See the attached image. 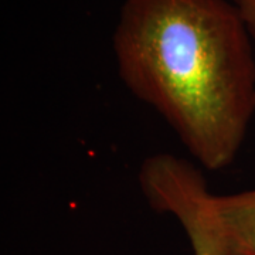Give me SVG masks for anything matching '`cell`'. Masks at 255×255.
<instances>
[{"label":"cell","instance_id":"4","mask_svg":"<svg viewBox=\"0 0 255 255\" xmlns=\"http://www.w3.org/2000/svg\"><path fill=\"white\" fill-rule=\"evenodd\" d=\"M237 9L251 38H255V0H230Z\"/></svg>","mask_w":255,"mask_h":255},{"label":"cell","instance_id":"3","mask_svg":"<svg viewBox=\"0 0 255 255\" xmlns=\"http://www.w3.org/2000/svg\"><path fill=\"white\" fill-rule=\"evenodd\" d=\"M211 210L228 255H255V189L211 196Z\"/></svg>","mask_w":255,"mask_h":255},{"label":"cell","instance_id":"2","mask_svg":"<svg viewBox=\"0 0 255 255\" xmlns=\"http://www.w3.org/2000/svg\"><path fill=\"white\" fill-rule=\"evenodd\" d=\"M137 183L150 209L180 223L193 255H228L211 210L213 193L196 164L172 153H156L142 162Z\"/></svg>","mask_w":255,"mask_h":255},{"label":"cell","instance_id":"1","mask_svg":"<svg viewBox=\"0 0 255 255\" xmlns=\"http://www.w3.org/2000/svg\"><path fill=\"white\" fill-rule=\"evenodd\" d=\"M119 78L209 172L237 159L255 115L251 36L230 0H124Z\"/></svg>","mask_w":255,"mask_h":255}]
</instances>
